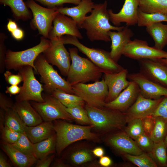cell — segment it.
Returning a JSON list of instances; mask_svg holds the SVG:
<instances>
[{
    "label": "cell",
    "mask_w": 167,
    "mask_h": 167,
    "mask_svg": "<svg viewBox=\"0 0 167 167\" xmlns=\"http://www.w3.org/2000/svg\"><path fill=\"white\" fill-rule=\"evenodd\" d=\"M66 120L58 119L54 121L56 135V152L60 155L68 146L83 140L100 142V135L92 131L93 125H82L69 123Z\"/></svg>",
    "instance_id": "cell-1"
},
{
    "label": "cell",
    "mask_w": 167,
    "mask_h": 167,
    "mask_svg": "<svg viewBox=\"0 0 167 167\" xmlns=\"http://www.w3.org/2000/svg\"><path fill=\"white\" fill-rule=\"evenodd\" d=\"M107 4V1L102 3L95 4L90 15L86 16L79 27L86 31L87 37L91 41H110L109 32L111 30L119 31L124 27L113 26L110 24Z\"/></svg>",
    "instance_id": "cell-2"
},
{
    "label": "cell",
    "mask_w": 167,
    "mask_h": 167,
    "mask_svg": "<svg viewBox=\"0 0 167 167\" xmlns=\"http://www.w3.org/2000/svg\"><path fill=\"white\" fill-rule=\"evenodd\" d=\"M84 108L96 133L100 135L122 131L126 127L125 113L106 108H97L85 103Z\"/></svg>",
    "instance_id": "cell-3"
},
{
    "label": "cell",
    "mask_w": 167,
    "mask_h": 167,
    "mask_svg": "<svg viewBox=\"0 0 167 167\" xmlns=\"http://www.w3.org/2000/svg\"><path fill=\"white\" fill-rule=\"evenodd\" d=\"M71 59L66 81L71 86L90 81H99L103 73L101 70L89 59L78 54L76 47L69 48Z\"/></svg>",
    "instance_id": "cell-4"
},
{
    "label": "cell",
    "mask_w": 167,
    "mask_h": 167,
    "mask_svg": "<svg viewBox=\"0 0 167 167\" xmlns=\"http://www.w3.org/2000/svg\"><path fill=\"white\" fill-rule=\"evenodd\" d=\"M64 44L76 47L96 66L104 74L119 72L124 68L111 58L109 52L103 49L88 47L80 43L77 37L66 35L61 37Z\"/></svg>",
    "instance_id": "cell-5"
},
{
    "label": "cell",
    "mask_w": 167,
    "mask_h": 167,
    "mask_svg": "<svg viewBox=\"0 0 167 167\" xmlns=\"http://www.w3.org/2000/svg\"><path fill=\"white\" fill-rule=\"evenodd\" d=\"M42 36L40 43L36 45L25 50L14 51H6L5 60L6 68L18 70L22 67L30 66L37 73L34 62L37 57L49 47L51 41Z\"/></svg>",
    "instance_id": "cell-6"
},
{
    "label": "cell",
    "mask_w": 167,
    "mask_h": 167,
    "mask_svg": "<svg viewBox=\"0 0 167 167\" xmlns=\"http://www.w3.org/2000/svg\"><path fill=\"white\" fill-rule=\"evenodd\" d=\"M34 65L37 73L40 75L41 80L44 84V92L49 94L54 90L59 89L74 94L72 87L47 62L42 53L35 60Z\"/></svg>",
    "instance_id": "cell-7"
},
{
    "label": "cell",
    "mask_w": 167,
    "mask_h": 167,
    "mask_svg": "<svg viewBox=\"0 0 167 167\" xmlns=\"http://www.w3.org/2000/svg\"><path fill=\"white\" fill-rule=\"evenodd\" d=\"M88 141L81 140L70 145L62 152L61 158L74 167H101Z\"/></svg>",
    "instance_id": "cell-8"
},
{
    "label": "cell",
    "mask_w": 167,
    "mask_h": 167,
    "mask_svg": "<svg viewBox=\"0 0 167 167\" xmlns=\"http://www.w3.org/2000/svg\"><path fill=\"white\" fill-rule=\"evenodd\" d=\"M42 95L44 100V102L31 101L30 103L43 121L52 122L58 119L74 120L66 110V107L58 99L44 92H42Z\"/></svg>",
    "instance_id": "cell-9"
},
{
    "label": "cell",
    "mask_w": 167,
    "mask_h": 167,
    "mask_svg": "<svg viewBox=\"0 0 167 167\" xmlns=\"http://www.w3.org/2000/svg\"><path fill=\"white\" fill-rule=\"evenodd\" d=\"M72 87L74 94L82 98L86 104L97 108L104 107L108 89L103 78L93 83H78Z\"/></svg>",
    "instance_id": "cell-10"
},
{
    "label": "cell",
    "mask_w": 167,
    "mask_h": 167,
    "mask_svg": "<svg viewBox=\"0 0 167 167\" xmlns=\"http://www.w3.org/2000/svg\"><path fill=\"white\" fill-rule=\"evenodd\" d=\"M25 3L32 15L30 23L31 27L33 29L37 30L39 34L48 39L53 21L59 12L58 7H44L34 0H28Z\"/></svg>",
    "instance_id": "cell-11"
},
{
    "label": "cell",
    "mask_w": 167,
    "mask_h": 167,
    "mask_svg": "<svg viewBox=\"0 0 167 167\" xmlns=\"http://www.w3.org/2000/svg\"><path fill=\"white\" fill-rule=\"evenodd\" d=\"M33 68L30 66H24L18 71L23 78L20 92L15 97L16 102L31 101L38 102L44 101L42 95L43 86L36 78Z\"/></svg>",
    "instance_id": "cell-12"
},
{
    "label": "cell",
    "mask_w": 167,
    "mask_h": 167,
    "mask_svg": "<svg viewBox=\"0 0 167 167\" xmlns=\"http://www.w3.org/2000/svg\"><path fill=\"white\" fill-rule=\"evenodd\" d=\"M61 37L50 40V45L42 54L49 63L56 66L61 74L67 77L71 59L70 53L65 47Z\"/></svg>",
    "instance_id": "cell-13"
},
{
    "label": "cell",
    "mask_w": 167,
    "mask_h": 167,
    "mask_svg": "<svg viewBox=\"0 0 167 167\" xmlns=\"http://www.w3.org/2000/svg\"><path fill=\"white\" fill-rule=\"evenodd\" d=\"M122 55L129 58L140 60H158L167 57V52L150 46L146 41L135 39L125 47Z\"/></svg>",
    "instance_id": "cell-14"
},
{
    "label": "cell",
    "mask_w": 167,
    "mask_h": 167,
    "mask_svg": "<svg viewBox=\"0 0 167 167\" xmlns=\"http://www.w3.org/2000/svg\"><path fill=\"white\" fill-rule=\"evenodd\" d=\"M127 78L137 84L140 93L146 98L157 99L167 96V88L151 80L140 72L128 74Z\"/></svg>",
    "instance_id": "cell-15"
},
{
    "label": "cell",
    "mask_w": 167,
    "mask_h": 167,
    "mask_svg": "<svg viewBox=\"0 0 167 167\" xmlns=\"http://www.w3.org/2000/svg\"><path fill=\"white\" fill-rule=\"evenodd\" d=\"M53 24L48 38L50 40L59 38L65 35L74 36L79 39L83 38L77 23L70 17L59 12Z\"/></svg>",
    "instance_id": "cell-16"
},
{
    "label": "cell",
    "mask_w": 167,
    "mask_h": 167,
    "mask_svg": "<svg viewBox=\"0 0 167 167\" xmlns=\"http://www.w3.org/2000/svg\"><path fill=\"white\" fill-rule=\"evenodd\" d=\"M104 138V141L109 145L122 154L138 155L143 151L138 147L135 141L125 132L117 131Z\"/></svg>",
    "instance_id": "cell-17"
},
{
    "label": "cell",
    "mask_w": 167,
    "mask_h": 167,
    "mask_svg": "<svg viewBox=\"0 0 167 167\" xmlns=\"http://www.w3.org/2000/svg\"><path fill=\"white\" fill-rule=\"evenodd\" d=\"M138 8V0H125L118 13H115L112 9H108L110 21L116 26H119L123 22L128 26L135 25L137 23Z\"/></svg>",
    "instance_id": "cell-18"
},
{
    "label": "cell",
    "mask_w": 167,
    "mask_h": 167,
    "mask_svg": "<svg viewBox=\"0 0 167 167\" xmlns=\"http://www.w3.org/2000/svg\"><path fill=\"white\" fill-rule=\"evenodd\" d=\"M163 97L152 99L146 98L140 93L135 102L125 112L127 122L152 115Z\"/></svg>",
    "instance_id": "cell-19"
},
{
    "label": "cell",
    "mask_w": 167,
    "mask_h": 167,
    "mask_svg": "<svg viewBox=\"0 0 167 167\" xmlns=\"http://www.w3.org/2000/svg\"><path fill=\"white\" fill-rule=\"evenodd\" d=\"M128 74L127 69L124 68L117 72L104 74L103 78L108 89L105 103L115 99L129 85L130 81L127 79Z\"/></svg>",
    "instance_id": "cell-20"
},
{
    "label": "cell",
    "mask_w": 167,
    "mask_h": 167,
    "mask_svg": "<svg viewBox=\"0 0 167 167\" xmlns=\"http://www.w3.org/2000/svg\"><path fill=\"white\" fill-rule=\"evenodd\" d=\"M140 72L151 80L167 88V66L157 60H139Z\"/></svg>",
    "instance_id": "cell-21"
},
{
    "label": "cell",
    "mask_w": 167,
    "mask_h": 167,
    "mask_svg": "<svg viewBox=\"0 0 167 167\" xmlns=\"http://www.w3.org/2000/svg\"><path fill=\"white\" fill-rule=\"evenodd\" d=\"M130 81L127 87L115 99L105 104V107L126 112L135 102L140 93L137 84L134 81Z\"/></svg>",
    "instance_id": "cell-22"
},
{
    "label": "cell",
    "mask_w": 167,
    "mask_h": 167,
    "mask_svg": "<svg viewBox=\"0 0 167 167\" xmlns=\"http://www.w3.org/2000/svg\"><path fill=\"white\" fill-rule=\"evenodd\" d=\"M128 27L124 26L122 30L117 32L110 31L108 33L111 41L110 54L111 58L116 62L122 55L125 47L133 36L132 30Z\"/></svg>",
    "instance_id": "cell-23"
},
{
    "label": "cell",
    "mask_w": 167,
    "mask_h": 167,
    "mask_svg": "<svg viewBox=\"0 0 167 167\" xmlns=\"http://www.w3.org/2000/svg\"><path fill=\"white\" fill-rule=\"evenodd\" d=\"M95 4L92 0H80L79 3L76 6L58 7V10L59 13L72 18L79 28L87 14L92 12Z\"/></svg>",
    "instance_id": "cell-24"
},
{
    "label": "cell",
    "mask_w": 167,
    "mask_h": 167,
    "mask_svg": "<svg viewBox=\"0 0 167 167\" xmlns=\"http://www.w3.org/2000/svg\"><path fill=\"white\" fill-rule=\"evenodd\" d=\"M14 108L27 126H34L43 122L40 115L32 106L29 101L16 102Z\"/></svg>",
    "instance_id": "cell-25"
},
{
    "label": "cell",
    "mask_w": 167,
    "mask_h": 167,
    "mask_svg": "<svg viewBox=\"0 0 167 167\" xmlns=\"http://www.w3.org/2000/svg\"><path fill=\"white\" fill-rule=\"evenodd\" d=\"M1 147L16 166L30 167L38 160L34 156L26 154L15 148L11 144L4 141L2 142Z\"/></svg>",
    "instance_id": "cell-26"
},
{
    "label": "cell",
    "mask_w": 167,
    "mask_h": 167,
    "mask_svg": "<svg viewBox=\"0 0 167 167\" xmlns=\"http://www.w3.org/2000/svg\"><path fill=\"white\" fill-rule=\"evenodd\" d=\"M24 132L33 143L47 139L55 133L52 122L45 121L34 126H26Z\"/></svg>",
    "instance_id": "cell-27"
},
{
    "label": "cell",
    "mask_w": 167,
    "mask_h": 167,
    "mask_svg": "<svg viewBox=\"0 0 167 167\" xmlns=\"http://www.w3.org/2000/svg\"><path fill=\"white\" fill-rule=\"evenodd\" d=\"M1 4L9 6L16 20L32 19V15L23 0H0Z\"/></svg>",
    "instance_id": "cell-28"
},
{
    "label": "cell",
    "mask_w": 167,
    "mask_h": 167,
    "mask_svg": "<svg viewBox=\"0 0 167 167\" xmlns=\"http://www.w3.org/2000/svg\"><path fill=\"white\" fill-rule=\"evenodd\" d=\"M146 30L154 41V47L162 50L167 45V24L155 23L146 27Z\"/></svg>",
    "instance_id": "cell-29"
},
{
    "label": "cell",
    "mask_w": 167,
    "mask_h": 167,
    "mask_svg": "<svg viewBox=\"0 0 167 167\" xmlns=\"http://www.w3.org/2000/svg\"><path fill=\"white\" fill-rule=\"evenodd\" d=\"M33 155L37 159H41L56 152V135L54 134L49 138L33 143Z\"/></svg>",
    "instance_id": "cell-30"
},
{
    "label": "cell",
    "mask_w": 167,
    "mask_h": 167,
    "mask_svg": "<svg viewBox=\"0 0 167 167\" xmlns=\"http://www.w3.org/2000/svg\"><path fill=\"white\" fill-rule=\"evenodd\" d=\"M49 94L58 99L66 108H71L77 105L84 106L86 103L80 97L59 89L54 90Z\"/></svg>",
    "instance_id": "cell-31"
},
{
    "label": "cell",
    "mask_w": 167,
    "mask_h": 167,
    "mask_svg": "<svg viewBox=\"0 0 167 167\" xmlns=\"http://www.w3.org/2000/svg\"><path fill=\"white\" fill-rule=\"evenodd\" d=\"M139 9L146 13L167 14V0H138Z\"/></svg>",
    "instance_id": "cell-32"
},
{
    "label": "cell",
    "mask_w": 167,
    "mask_h": 167,
    "mask_svg": "<svg viewBox=\"0 0 167 167\" xmlns=\"http://www.w3.org/2000/svg\"><path fill=\"white\" fill-rule=\"evenodd\" d=\"M167 22V14L161 13H146L138 8L137 24L139 27H146L155 23Z\"/></svg>",
    "instance_id": "cell-33"
},
{
    "label": "cell",
    "mask_w": 167,
    "mask_h": 167,
    "mask_svg": "<svg viewBox=\"0 0 167 167\" xmlns=\"http://www.w3.org/2000/svg\"><path fill=\"white\" fill-rule=\"evenodd\" d=\"M5 125L21 133L24 132L26 126L14 108L5 110Z\"/></svg>",
    "instance_id": "cell-34"
},
{
    "label": "cell",
    "mask_w": 167,
    "mask_h": 167,
    "mask_svg": "<svg viewBox=\"0 0 167 167\" xmlns=\"http://www.w3.org/2000/svg\"><path fill=\"white\" fill-rule=\"evenodd\" d=\"M66 109L78 124L85 126L92 125L84 106L77 105L71 108L66 107Z\"/></svg>",
    "instance_id": "cell-35"
},
{
    "label": "cell",
    "mask_w": 167,
    "mask_h": 167,
    "mask_svg": "<svg viewBox=\"0 0 167 167\" xmlns=\"http://www.w3.org/2000/svg\"><path fill=\"white\" fill-rule=\"evenodd\" d=\"M128 160L139 167H156L155 162L148 154L143 152L140 154L134 155L128 154H122Z\"/></svg>",
    "instance_id": "cell-36"
},
{
    "label": "cell",
    "mask_w": 167,
    "mask_h": 167,
    "mask_svg": "<svg viewBox=\"0 0 167 167\" xmlns=\"http://www.w3.org/2000/svg\"><path fill=\"white\" fill-rule=\"evenodd\" d=\"M125 128V132L134 140L145 133L141 118H136L129 120Z\"/></svg>",
    "instance_id": "cell-37"
},
{
    "label": "cell",
    "mask_w": 167,
    "mask_h": 167,
    "mask_svg": "<svg viewBox=\"0 0 167 167\" xmlns=\"http://www.w3.org/2000/svg\"><path fill=\"white\" fill-rule=\"evenodd\" d=\"M155 117V123L150 137L154 143H157L164 140L167 121L160 117Z\"/></svg>",
    "instance_id": "cell-38"
},
{
    "label": "cell",
    "mask_w": 167,
    "mask_h": 167,
    "mask_svg": "<svg viewBox=\"0 0 167 167\" xmlns=\"http://www.w3.org/2000/svg\"><path fill=\"white\" fill-rule=\"evenodd\" d=\"M167 147L164 140L154 143L152 152L153 156L161 165H166L167 163Z\"/></svg>",
    "instance_id": "cell-39"
},
{
    "label": "cell",
    "mask_w": 167,
    "mask_h": 167,
    "mask_svg": "<svg viewBox=\"0 0 167 167\" xmlns=\"http://www.w3.org/2000/svg\"><path fill=\"white\" fill-rule=\"evenodd\" d=\"M33 144L24 132L21 134L18 139L11 144L21 152L27 154L34 156Z\"/></svg>",
    "instance_id": "cell-40"
},
{
    "label": "cell",
    "mask_w": 167,
    "mask_h": 167,
    "mask_svg": "<svg viewBox=\"0 0 167 167\" xmlns=\"http://www.w3.org/2000/svg\"><path fill=\"white\" fill-rule=\"evenodd\" d=\"M0 131L3 141L11 144L15 142L22 133L12 129L5 125L0 129Z\"/></svg>",
    "instance_id": "cell-41"
},
{
    "label": "cell",
    "mask_w": 167,
    "mask_h": 167,
    "mask_svg": "<svg viewBox=\"0 0 167 167\" xmlns=\"http://www.w3.org/2000/svg\"><path fill=\"white\" fill-rule=\"evenodd\" d=\"M138 147L143 151L152 153L154 142L150 137L144 133L135 140Z\"/></svg>",
    "instance_id": "cell-42"
},
{
    "label": "cell",
    "mask_w": 167,
    "mask_h": 167,
    "mask_svg": "<svg viewBox=\"0 0 167 167\" xmlns=\"http://www.w3.org/2000/svg\"><path fill=\"white\" fill-rule=\"evenodd\" d=\"M41 3L48 8L62 6L66 3H71L76 5H78L80 0H34Z\"/></svg>",
    "instance_id": "cell-43"
},
{
    "label": "cell",
    "mask_w": 167,
    "mask_h": 167,
    "mask_svg": "<svg viewBox=\"0 0 167 167\" xmlns=\"http://www.w3.org/2000/svg\"><path fill=\"white\" fill-rule=\"evenodd\" d=\"M6 36L3 33H0V72L3 73L6 68L5 60L6 50L5 44Z\"/></svg>",
    "instance_id": "cell-44"
},
{
    "label": "cell",
    "mask_w": 167,
    "mask_h": 167,
    "mask_svg": "<svg viewBox=\"0 0 167 167\" xmlns=\"http://www.w3.org/2000/svg\"><path fill=\"white\" fill-rule=\"evenodd\" d=\"M141 119L144 132L150 137L155 124L156 118L151 115L144 117Z\"/></svg>",
    "instance_id": "cell-45"
},
{
    "label": "cell",
    "mask_w": 167,
    "mask_h": 167,
    "mask_svg": "<svg viewBox=\"0 0 167 167\" xmlns=\"http://www.w3.org/2000/svg\"><path fill=\"white\" fill-rule=\"evenodd\" d=\"M6 82L11 85H18L23 81L22 75L19 72L17 74H14L9 71L4 73Z\"/></svg>",
    "instance_id": "cell-46"
},
{
    "label": "cell",
    "mask_w": 167,
    "mask_h": 167,
    "mask_svg": "<svg viewBox=\"0 0 167 167\" xmlns=\"http://www.w3.org/2000/svg\"><path fill=\"white\" fill-rule=\"evenodd\" d=\"M15 103L12 99L6 96L4 94L0 93V108L5 111L6 109L14 108Z\"/></svg>",
    "instance_id": "cell-47"
},
{
    "label": "cell",
    "mask_w": 167,
    "mask_h": 167,
    "mask_svg": "<svg viewBox=\"0 0 167 167\" xmlns=\"http://www.w3.org/2000/svg\"><path fill=\"white\" fill-rule=\"evenodd\" d=\"M54 154L50 155L40 160H38L36 167H49L51 165L55 158Z\"/></svg>",
    "instance_id": "cell-48"
},
{
    "label": "cell",
    "mask_w": 167,
    "mask_h": 167,
    "mask_svg": "<svg viewBox=\"0 0 167 167\" xmlns=\"http://www.w3.org/2000/svg\"><path fill=\"white\" fill-rule=\"evenodd\" d=\"M152 115L161 118L167 121V109L160 103Z\"/></svg>",
    "instance_id": "cell-49"
},
{
    "label": "cell",
    "mask_w": 167,
    "mask_h": 167,
    "mask_svg": "<svg viewBox=\"0 0 167 167\" xmlns=\"http://www.w3.org/2000/svg\"><path fill=\"white\" fill-rule=\"evenodd\" d=\"M21 89V87L18 85H11L10 86L6 87L5 92L9 94L11 96L12 95L19 94Z\"/></svg>",
    "instance_id": "cell-50"
},
{
    "label": "cell",
    "mask_w": 167,
    "mask_h": 167,
    "mask_svg": "<svg viewBox=\"0 0 167 167\" xmlns=\"http://www.w3.org/2000/svg\"><path fill=\"white\" fill-rule=\"evenodd\" d=\"M101 167H108L112 164V161L109 156H103L100 158L98 161Z\"/></svg>",
    "instance_id": "cell-51"
},
{
    "label": "cell",
    "mask_w": 167,
    "mask_h": 167,
    "mask_svg": "<svg viewBox=\"0 0 167 167\" xmlns=\"http://www.w3.org/2000/svg\"><path fill=\"white\" fill-rule=\"evenodd\" d=\"M11 34L12 37L17 41L22 40L24 36V31L19 28L11 32Z\"/></svg>",
    "instance_id": "cell-52"
},
{
    "label": "cell",
    "mask_w": 167,
    "mask_h": 167,
    "mask_svg": "<svg viewBox=\"0 0 167 167\" xmlns=\"http://www.w3.org/2000/svg\"><path fill=\"white\" fill-rule=\"evenodd\" d=\"M50 166L52 167H71L69 164L66 163L61 158L60 159L58 158L55 159L52 162Z\"/></svg>",
    "instance_id": "cell-53"
},
{
    "label": "cell",
    "mask_w": 167,
    "mask_h": 167,
    "mask_svg": "<svg viewBox=\"0 0 167 167\" xmlns=\"http://www.w3.org/2000/svg\"><path fill=\"white\" fill-rule=\"evenodd\" d=\"M18 28V25L15 21L11 19L8 20L6 28L9 32L11 33Z\"/></svg>",
    "instance_id": "cell-54"
},
{
    "label": "cell",
    "mask_w": 167,
    "mask_h": 167,
    "mask_svg": "<svg viewBox=\"0 0 167 167\" xmlns=\"http://www.w3.org/2000/svg\"><path fill=\"white\" fill-rule=\"evenodd\" d=\"M93 154L96 157H101L104 154V150L101 147H96L93 148L92 150Z\"/></svg>",
    "instance_id": "cell-55"
},
{
    "label": "cell",
    "mask_w": 167,
    "mask_h": 167,
    "mask_svg": "<svg viewBox=\"0 0 167 167\" xmlns=\"http://www.w3.org/2000/svg\"><path fill=\"white\" fill-rule=\"evenodd\" d=\"M11 166L2 153L0 154V167H10Z\"/></svg>",
    "instance_id": "cell-56"
},
{
    "label": "cell",
    "mask_w": 167,
    "mask_h": 167,
    "mask_svg": "<svg viewBox=\"0 0 167 167\" xmlns=\"http://www.w3.org/2000/svg\"><path fill=\"white\" fill-rule=\"evenodd\" d=\"M0 119V128L1 129L5 125V111L1 108Z\"/></svg>",
    "instance_id": "cell-57"
},
{
    "label": "cell",
    "mask_w": 167,
    "mask_h": 167,
    "mask_svg": "<svg viewBox=\"0 0 167 167\" xmlns=\"http://www.w3.org/2000/svg\"><path fill=\"white\" fill-rule=\"evenodd\" d=\"M160 103L167 109V96L163 97Z\"/></svg>",
    "instance_id": "cell-58"
},
{
    "label": "cell",
    "mask_w": 167,
    "mask_h": 167,
    "mask_svg": "<svg viewBox=\"0 0 167 167\" xmlns=\"http://www.w3.org/2000/svg\"><path fill=\"white\" fill-rule=\"evenodd\" d=\"M164 64L167 66V57L157 60Z\"/></svg>",
    "instance_id": "cell-59"
},
{
    "label": "cell",
    "mask_w": 167,
    "mask_h": 167,
    "mask_svg": "<svg viewBox=\"0 0 167 167\" xmlns=\"http://www.w3.org/2000/svg\"><path fill=\"white\" fill-rule=\"evenodd\" d=\"M164 141L165 143L167 148V133H166V136H165V138L164 139Z\"/></svg>",
    "instance_id": "cell-60"
},
{
    "label": "cell",
    "mask_w": 167,
    "mask_h": 167,
    "mask_svg": "<svg viewBox=\"0 0 167 167\" xmlns=\"http://www.w3.org/2000/svg\"><path fill=\"white\" fill-rule=\"evenodd\" d=\"M166 165L167 166V165Z\"/></svg>",
    "instance_id": "cell-61"
}]
</instances>
